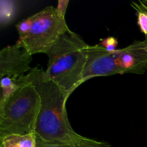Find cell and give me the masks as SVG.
I'll list each match as a JSON object with an SVG mask.
<instances>
[{
    "label": "cell",
    "instance_id": "1",
    "mask_svg": "<svg viewBox=\"0 0 147 147\" xmlns=\"http://www.w3.org/2000/svg\"><path fill=\"white\" fill-rule=\"evenodd\" d=\"M40 97V110L34 128L37 146L64 144L86 138L75 131L66 111L69 96L39 66L26 74Z\"/></svg>",
    "mask_w": 147,
    "mask_h": 147
},
{
    "label": "cell",
    "instance_id": "2",
    "mask_svg": "<svg viewBox=\"0 0 147 147\" xmlns=\"http://www.w3.org/2000/svg\"><path fill=\"white\" fill-rule=\"evenodd\" d=\"M88 46L78 34L70 30L46 54L48 57L46 74L68 96L81 85Z\"/></svg>",
    "mask_w": 147,
    "mask_h": 147
},
{
    "label": "cell",
    "instance_id": "3",
    "mask_svg": "<svg viewBox=\"0 0 147 147\" xmlns=\"http://www.w3.org/2000/svg\"><path fill=\"white\" fill-rule=\"evenodd\" d=\"M17 83L18 88L0 103V138L9 134H34L40 97L26 75L21 76Z\"/></svg>",
    "mask_w": 147,
    "mask_h": 147
},
{
    "label": "cell",
    "instance_id": "4",
    "mask_svg": "<svg viewBox=\"0 0 147 147\" xmlns=\"http://www.w3.org/2000/svg\"><path fill=\"white\" fill-rule=\"evenodd\" d=\"M32 24L28 34L19 40L27 51L34 54H47L64 34L70 31L65 17L56 7L48 6L32 15Z\"/></svg>",
    "mask_w": 147,
    "mask_h": 147
},
{
    "label": "cell",
    "instance_id": "5",
    "mask_svg": "<svg viewBox=\"0 0 147 147\" xmlns=\"http://www.w3.org/2000/svg\"><path fill=\"white\" fill-rule=\"evenodd\" d=\"M32 60V55L19 40L12 45L3 47L0 51V77L17 81L31 70Z\"/></svg>",
    "mask_w": 147,
    "mask_h": 147
},
{
    "label": "cell",
    "instance_id": "6",
    "mask_svg": "<svg viewBox=\"0 0 147 147\" xmlns=\"http://www.w3.org/2000/svg\"><path fill=\"white\" fill-rule=\"evenodd\" d=\"M120 74L113 52L108 51L100 44L89 45L81 84L95 77Z\"/></svg>",
    "mask_w": 147,
    "mask_h": 147
},
{
    "label": "cell",
    "instance_id": "7",
    "mask_svg": "<svg viewBox=\"0 0 147 147\" xmlns=\"http://www.w3.org/2000/svg\"><path fill=\"white\" fill-rule=\"evenodd\" d=\"M120 74L144 75L147 70V39L135 41L128 47L113 52Z\"/></svg>",
    "mask_w": 147,
    "mask_h": 147
},
{
    "label": "cell",
    "instance_id": "8",
    "mask_svg": "<svg viewBox=\"0 0 147 147\" xmlns=\"http://www.w3.org/2000/svg\"><path fill=\"white\" fill-rule=\"evenodd\" d=\"M1 147H36L34 134H9L0 138Z\"/></svg>",
    "mask_w": 147,
    "mask_h": 147
},
{
    "label": "cell",
    "instance_id": "9",
    "mask_svg": "<svg viewBox=\"0 0 147 147\" xmlns=\"http://www.w3.org/2000/svg\"><path fill=\"white\" fill-rule=\"evenodd\" d=\"M18 10V2L14 0L0 1V23L1 27H7L15 18Z\"/></svg>",
    "mask_w": 147,
    "mask_h": 147
},
{
    "label": "cell",
    "instance_id": "10",
    "mask_svg": "<svg viewBox=\"0 0 147 147\" xmlns=\"http://www.w3.org/2000/svg\"><path fill=\"white\" fill-rule=\"evenodd\" d=\"M36 147H111V146L108 142H100V141H97L86 137L80 142H73V143L50 145V146H37L36 145Z\"/></svg>",
    "mask_w": 147,
    "mask_h": 147
},
{
    "label": "cell",
    "instance_id": "11",
    "mask_svg": "<svg viewBox=\"0 0 147 147\" xmlns=\"http://www.w3.org/2000/svg\"><path fill=\"white\" fill-rule=\"evenodd\" d=\"M19 87L17 81L13 80L11 78L2 77L1 78V98L0 103L4 101L8 98Z\"/></svg>",
    "mask_w": 147,
    "mask_h": 147
},
{
    "label": "cell",
    "instance_id": "12",
    "mask_svg": "<svg viewBox=\"0 0 147 147\" xmlns=\"http://www.w3.org/2000/svg\"><path fill=\"white\" fill-rule=\"evenodd\" d=\"M32 24V16H30V17L25 19V20L20 22V23H18V24L16 25L17 32H18L19 35H20L19 40L23 39L27 34H28L30 29H31Z\"/></svg>",
    "mask_w": 147,
    "mask_h": 147
},
{
    "label": "cell",
    "instance_id": "13",
    "mask_svg": "<svg viewBox=\"0 0 147 147\" xmlns=\"http://www.w3.org/2000/svg\"><path fill=\"white\" fill-rule=\"evenodd\" d=\"M137 11V23L141 31L147 36V12L136 10Z\"/></svg>",
    "mask_w": 147,
    "mask_h": 147
},
{
    "label": "cell",
    "instance_id": "14",
    "mask_svg": "<svg viewBox=\"0 0 147 147\" xmlns=\"http://www.w3.org/2000/svg\"><path fill=\"white\" fill-rule=\"evenodd\" d=\"M100 44L103 47H104L108 51L114 52L115 50H117L116 47L118 46V41L113 37H109L106 39H103Z\"/></svg>",
    "mask_w": 147,
    "mask_h": 147
},
{
    "label": "cell",
    "instance_id": "15",
    "mask_svg": "<svg viewBox=\"0 0 147 147\" xmlns=\"http://www.w3.org/2000/svg\"><path fill=\"white\" fill-rule=\"evenodd\" d=\"M69 4V0H59L57 1V6L56 7L57 11L62 17H65L66 11Z\"/></svg>",
    "mask_w": 147,
    "mask_h": 147
},
{
    "label": "cell",
    "instance_id": "16",
    "mask_svg": "<svg viewBox=\"0 0 147 147\" xmlns=\"http://www.w3.org/2000/svg\"><path fill=\"white\" fill-rule=\"evenodd\" d=\"M146 39H147V36H146Z\"/></svg>",
    "mask_w": 147,
    "mask_h": 147
},
{
    "label": "cell",
    "instance_id": "17",
    "mask_svg": "<svg viewBox=\"0 0 147 147\" xmlns=\"http://www.w3.org/2000/svg\"><path fill=\"white\" fill-rule=\"evenodd\" d=\"M0 147H1V146H0Z\"/></svg>",
    "mask_w": 147,
    "mask_h": 147
}]
</instances>
